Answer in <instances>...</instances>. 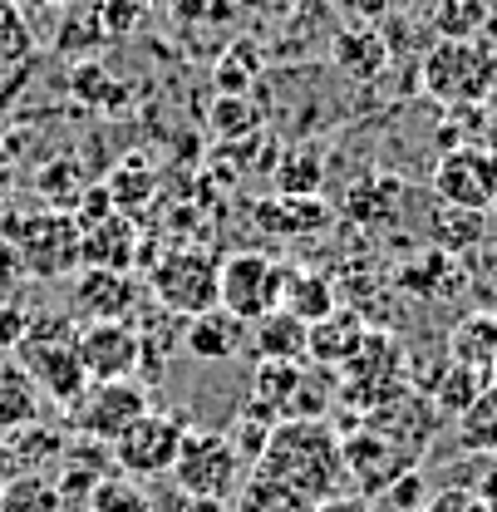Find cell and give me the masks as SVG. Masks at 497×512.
<instances>
[{
	"label": "cell",
	"instance_id": "1f68e13d",
	"mask_svg": "<svg viewBox=\"0 0 497 512\" xmlns=\"http://www.w3.org/2000/svg\"><path fill=\"white\" fill-rule=\"evenodd\" d=\"M20 276H25V261H20V252H15V242H10V237H0V306L15 296Z\"/></svg>",
	"mask_w": 497,
	"mask_h": 512
},
{
	"label": "cell",
	"instance_id": "4dcf8cb0",
	"mask_svg": "<svg viewBox=\"0 0 497 512\" xmlns=\"http://www.w3.org/2000/svg\"><path fill=\"white\" fill-rule=\"evenodd\" d=\"M473 291L483 296V311L493 306V316H497V242H488L478 252V261H473Z\"/></svg>",
	"mask_w": 497,
	"mask_h": 512
},
{
	"label": "cell",
	"instance_id": "ffe728a7",
	"mask_svg": "<svg viewBox=\"0 0 497 512\" xmlns=\"http://www.w3.org/2000/svg\"><path fill=\"white\" fill-rule=\"evenodd\" d=\"M35 419H40V389H35V380L20 365L0 360V434L30 429Z\"/></svg>",
	"mask_w": 497,
	"mask_h": 512
},
{
	"label": "cell",
	"instance_id": "e0dca14e",
	"mask_svg": "<svg viewBox=\"0 0 497 512\" xmlns=\"http://www.w3.org/2000/svg\"><path fill=\"white\" fill-rule=\"evenodd\" d=\"M133 261V227L124 222V212L94 222L79 232V266H94V271H128Z\"/></svg>",
	"mask_w": 497,
	"mask_h": 512
},
{
	"label": "cell",
	"instance_id": "f1b7e54d",
	"mask_svg": "<svg viewBox=\"0 0 497 512\" xmlns=\"http://www.w3.org/2000/svg\"><path fill=\"white\" fill-rule=\"evenodd\" d=\"M109 197H114V212H138L153 197V173L143 163H128L109 178Z\"/></svg>",
	"mask_w": 497,
	"mask_h": 512
},
{
	"label": "cell",
	"instance_id": "d590c367",
	"mask_svg": "<svg viewBox=\"0 0 497 512\" xmlns=\"http://www.w3.org/2000/svg\"><path fill=\"white\" fill-rule=\"evenodd\" d=\"M478 498H483V503H488V508L497 512V458L488 463V473L478 478Z\"/></svg>",
	"mask_w": 497,
	"mask_h": 512
},
{
	"label": "cell",
	"instance_id": "e575fe53",
	"mask_svg": "<svg viewBox=\"0 0 497 512\" xmlns=\"http://www.w3.org/2000/svg\"><path fill=\"white\" fill-rule=\"evenodd\" d=\"M315 512H374L370 498H355V493H340V498H330V503H320Z\"/></svg>",
	"mask_w": 497,
	"mask_h": 512
},
{
	"label": "cell",
	"instance_id": "d6a6232c",
	"mask_svg": "<svg viewBox=\"0 0 497 512\" xmlns=\"http://www.w3.org/2000/svg\"><path fill=\"white\" fill-rule=\"evenodd\" d=\"M335 10L350 20V25H374L389 15V0H335Z\"/></svg>",
	"mask_w": 497,
	"mask_h": 512
},
{
	"label": "cell",
	"instance_id": "44dd1931",
	"mask_svg": "<svg viewBox=\"0 0 497 512\" xmlns=\"http://www.w3.org/2000/svg\"><path fill=\"white\" fill-rule=\"evenodd\" d=\"M60 483L50 473H15L0 483V512H64Z\"/></svg>",
	"mask_w": 497,
	"mask_h": 512
},
{
	"label": "cell",
	"instance_id": "7c38bea8",
	"mask_svg": "<svg viewBox=\"0 0 497 512\" xmlns=\"http://www.w3.org/2000/svg\"><path fill=\"white\" fill-rule=\"evenodd\" d=\"M138 301H143V286H138L128 271L79 266V281H74V316H79V325H94V320H133L138 316Z\"/></svg>",
	"mask_w": 497,
	"mask_h": 512
},
{
	"label": "cell",
	"instance_id": "4fadbf2b",
	"mask_svg": "<svg viewBox=\"0 0 497 512\" xmlns=\"http://www.w3.org/2000/svg\"><path fill=\"white\" fill-rule=\"evenodd\" d=\"M488 55L483 50H473L468 40H453V45H438L429 64H424V74H429V89H434L438 99H478L483 89H488Z\"/></svg>",
	"mask_w": 497,
	"mask_h": 512
},
{
	"label": "cell",
	"instance_id": "7402d4cb",
	"mask_svg": "<svg viewBox=\"0 0 497 512\" xmlns=\"http://www.w3.org/2000/svg\"><path fill=\"white\" fill-rule=\"evenodd\" d=\"M458 444L468 448V453L497 458V380L458 414Z\"/></svg>",
	"mask_w": 497,
	"mask_h": 512
},
{
	"label": "cell",
	"instance_id": "9a60e30c",
	"mask_svg": "<svg viewBox=\"0 0 497 512\" xmlns=\"http://www.w3.org/2000/svg\"><path fill=\"white\" fill-rule=\"evenodd\" d=\"M365 320L355 316V311H330L325 320H315L311 325V340H306V365L315 370H340L350 355H355V345L365 340Z\"/></svg>",
	"mask_w": 497,
	"mask_h": 512
},
{
	"label": "cell",
	"instance_id": "277c9868",
	"mask_svg": "<svg viewBox=\"0 0 497 512\" xmlns=\"http://www.w3.org/2000/svg\"><path fill=\"white\" fill-rule=\"evenodd\" d=\"M286 261L266 252H237L217 266V306L242 325H256L261 316L281 311V291H286Z\"/></svg>",
	"mask_w": 497,
	"mask_h": 512
},
{
	"label": "cell",
	"instance_id": "5b68a950",
	"mask_svg": "<svg viewBox=\"0 0 497 512\" xmlns=\"http://www.w3.org/2000/svg\"><path fill=\"white\" fill-rule=\"evenodd\" d=\"M187 439V419L173 409H148L143 419H133L124 434L109 444L114 453V473H124L133 483H148V478H163L173 473V458Z\"/></svg>",
	"mask_w": 497,
	"mask_h": 512
},
{
	"label": "cell",
	"instance_id": "484cf974",
	"mask_svg": "<svg viewBox=\"0 0 497 512\" xmlns=\"http://www.w3.org/2000/svg\"><path fill=\"white\" fill-rule=\"evenodd\" d=\"M384 60H389V50L379 45V35H370V30H350V35L335 40V64L350 79H374L384 69Z\"/></svg>",
	"mask_w": 497,
	"mask_h": 512
},
{
	"label": "cell",
	"instance_id": "d6986e66",
	"mask_svg": "<svg viewBox=\"0 0 497 512\" xmlns=\"http://www.w3.org/2000/svg\"><path fill=\"white\" fill-rule=\"evenodd\" d=\"M281 311H291L296 320H325L335 311V286L320 276V271H306V266H291L286 271V291H281Z\"/></svg>",
	"mask_w": 497,
	"mask_h": 512
},
{
	"label": "cell",
	"instance_id": "30bf717a",
	"mask_svg": "<svg viewBox=\"0 0 497 512\" xmlns=\"http://www.w3.org/2000/svg\"><path fill=\"white\" fill-rule=\"evenodd\" d=\"M138 360H143V340L133 320H94L79 325V365L89 384H114L138 380Z\"/></svg>",
	"mask_w": 497,
	"mask_h": 512
},
{
	"label": "cell",
	"instance_id": "603a6c76",
	"mask_svg": "<svg viewBox=\"0 0 497 512\" xmlns=\"http://www.w3.org/2000/svg\"><path fill=\"white\" fill-rule=\"evenodd\" d=\"M256 222L266 227V232H286V237H301V232H311V227H320L325 222V207L315 202V197H271V202H261L256 207Z\"/></svg>",
	"mask_w": 497,
	"mask_h": 512
},
{
	"label": "cell",
	"instance_id": "836d02e7",
	"mask_svg": "<svg viewBox=\"0 0 497 512\" xmlns=\"http://www.w3.org/2000/svg\"><path fill=\"white\" fill-rule=\"evenodd\" d=\"M25 330H30V311H20V306L5 301V306H0V345L15 350V345L25 340Z\"/></svg>",
	"mask_w": 497,
	"mask_h": 512
},
{
	"label": "cell",
	"instance_id": "ac0fdd59",
	"mask_svg": "<svg viewBox=\"0 0 497 512\" xmlns=\"http://www.w3.org/2000/svg\"><path fill=\"white\" fill-rule=\"evenodd\" d=\"M306 340H311V325L296 320L291 311H271L251 325V350L261 360H281V365H306Z\"/></svg>",
	"mask_w": 497,
	"mask_h": 512
},
{
	"label": "cell",
	"instance_id": "52a82bcc",
	"mask_svg": "<svg viewBox=\"0 0 497 512\" xmlns=\"http://www.w3.org/2000/svg\"><path fill=\"white\" fill-rule=\"evenodd\" d=\"M148 384L143 380H114V384H84V394L69 404V429L89 444H114L133 419H143Z\"/></svg>",
	"mask_w": 497,
	"mask_h": 512
},
{
	"label": "cell",
	"instance_id": "83f0119b",
	"mask_svg": "<svg viewBox=\"0 0 497 512\" xmlns=\"http://www.w3.org/2000/svg\"><path fill=\"white\" fill-rule=\"evenodd\" d=\"M320 158L315 153H306V148H296V153H286L281 158V173H276V183H281V192L286 197H315V188H320Z\"/></svg>",
	"mask_w": 497,
	"mask_h": 512
},
{
	"label": "cell",
	"instance_id": "9c48e42d",
	"mask_svg": "<svg viewBox=\"0 0 497 512\" xmlns=\"http://www.w3.org/2000/svg\"><path fill=\"white\" fill-rule=\"evenodd\" d=\"M10 242H15V252L25 261V276H35V281H60L69 271H79V227L64 212L15 222Z\"/></svg>",
	"mask_w": 497,
	"mask_h": 512
},
{
	"label": "cell",
	"instance_id": "5bb4252c",
	"mask_svg": "<svg viewBox=\"0 0 497 512\" xmlns=\"http://www.w3.org/2000/svg\"><path fill=\"white\" fill-rule=\"evenodd\" d=\"M242 340H247V325H242L237 316H227L222 306L192 316L187 320V330H183V350L192 355V360H207V365L242 355Z\"/></svg>",
	"mask_w": 497,
	"mask_h": 512
},
{
	"label": "cell",
	"instance_id": "d4e9b609",
	"mask_svg": "<svg viewBox=\"0 0 497 512\" xmlns=\"http://www.w3.org/2000/svg\"><path fill=\"white\" fill-rule=\"evenodd\" d=\"M296 380H301V365H281V360H256L251 370V394L256 404H266L276 419H286V404L296 394Z\"/></svg>",
	"mask_w": 497,
	"mask_h": 512
},
{
	"label": "cell",
	"instance_id": "8fae6325",
	"mask_svg": "<svg viewBox=\"0 0 497 512\" xmlns=\"http://www.w3.org/2000/svg\"><path fill=\"white\" fill-rule=\"evenodd\" d=\"M434 188L443 207L458 212H488L497 202V158L483 148H453L434 173Z\"/></svg>",
	"mask_w": 497,
	"mask_h": 512
},
{
	"label": "cell",
	"instance_id": "f546056e",
	"mask_svg": "<svg viewBox=\"0 0 497 512\" xmlns=\"http://www.w3.org/2000/svg\"><path fill=\"white\" fill-rule=\"evenodd\" d=\"M419 512H493V508L478 498V488H453V483H448V488L429 493Z\"/></svg>",
	"mask_w": 497,
	"mask_h": 512
},
{
	"label": "cell",
	"instance_id": "f35d334b",
	"mask_svg": "<svg viewBox=\"0 0 497 512\" xmlns=\"http://www.w3.org/2000/svg\"><path fill=\"white\" fill-rule=\"evenodd\" d=\"M493 380H497V365H493Z\"/></svg>",
	"mask_w": 497,
	"mask_h": 512
},
{
	"label": "cell",
	"instance_id": "6da1fadb",
	"mask_svg": "<svg viewBox=\"0 0 497 512\" xmlns=\"http://www.w3.org/2000/svg\"><path fill=\"white\" fill-rule=\"evenodd\" d=\"M251 473L286 483L291 493L311 498L315 508L340 498L345 483V453H340V434L325 419H281L271 429V439L261 448V458L251 463Z\"/></svg>",
	"mask_w": 497,
	"mask_h": 512
},
{
	"label": "cell",
	"instance_id": "4316f807",
	"mask_svg": "<svg viewBox=\"0 0 497 512\" xmlns=\"http://www.w3.org/2000/svg\"><path fill=\"white\" fill-rule=\"evenodd\" d=\"M84 512H148V498L138 493V483H133V478L109 473V478H99V483H94V493H89Z\"/></svg>",
	"mask_w": 497,
	"mask_h": 512
},
{
	"label": "cell",
	"instance_id": "3957f363",
	"mask_svg": "<svg viewBox=\"0 0 497 512\" xmlns=\"http://www.w3.org/2000/svg\"><path fill=\"white\" fill-rule=\"evenodd\" d=\"M168 478H173V493H183V498H202V503L232 508V498L247 483V463H242V453L232 448L227 434H217V429H187Z\"/></svg>",
	"mask_w": 497,
	"mask_h": 512
},
{
	"label": "cell",
	"instance_id": "8992f818",
	"mask_svg": "<svg viewBox=\"0 0 497 512\" xmlns=\"http://www.w3.org/2000/svg\"><path fill=\"white\" fill-rule=\"evenodd\" d=\"M340 399L360 404V414H370L374 404H384L389 394L404 389V350L389 330H365V340L355 345V355L335 370Z\"/></svg>",
	"mask_w": 497,
	"mask_h": 512
},
{
	"label": "cell",
	"instance_id": "7a4b0ae2",
	"mask_svg": "<svg viewBox=\"0 0 497 512\" xmlns=\"http://www.w3.org/2000/svg\"><path fill=\"white\" fill-rule=\"evenodd\" d=\"M15 355H20V370L35 380V389L45 394V399H55V404H74L79 394H84V365H79V325L60 311H50V316H30V330H25V340L15 345Z\"/></svg>",
	"mask_w": 497,
	"mask_h": 512
},
{
	"label": "cell",
	"instance_id": "cb8c5ba5",
	"mask_svg": "<svg viewBox=\"0 0 497 512\" xmlns=\"http://www.w3.org/2000/svg\"><path fill=\"white\" fill-rule=\"evenodd\" d=\"M232 512H315V503L311 498H301V493H291V488L276 483V478L247 473L242 493L232 498Z\"/></svg>",
	"mask_w": 497,
	"mask_h": 512
},
{
	"label": "cell",
	"instance_id": "8d00e7d4",
	"mask_svg": "<svg viewBox=\"0 0 497 512\" xmlns=\"http://www.w3.org/2000/svg\"><path fill=\"white\" fill-rule=\"evenodd\" d=\"M256 10H286V5H296V0H247Z\"/></svg>",
	"mask_w": 497,
	"mask_h": 512
},
{
	"label": "cell",
	"instance_id": "74e56055",
	"mask_svg": "<svg viewBox=\"0 0 497 512\" xmlns=\"http://www.w3.org/2000/svg\"><path fill=\"white\" fill-rule=\"evenodd\" d=\"M10 10H15V5H10V0H0V20H5V15H10Z\"/></svg>",
	"mask_w": 497,
	"mask_h": 512
},
{
	"label": "cell",
	"instance_id": "ba28073f",
	"mask_svg": "<svg viewBox=\"0 0 497 512\" xmlns=\"http://www.w3.org/2000/svg\"><path fill=\"white\" fill-rule=\"evenodd\" d=\"M153 296L173 316H202L217 306V261L197 247H178L153 266Z\"/></svg>",
	"mask_w": 497,
	"mask_h": 512
},
{
	"label": "cell",
	"instance_id": "2e32d148",
	"mask_svg": "<svg viewBox=\"0 0 497 512\" xmlns=\"http://www.w3.org/2000/svg\"><path fill=\"white\" fill-rule=\"evenodd\" d=\"M443 360H453V365H463V370L493 380V365H497V316L493 311H473V316L458 320V325L448 330V355H443Z\"/></svg>",
	"mask_w": 497,
	"mask_h": 512
}]
</instances>
